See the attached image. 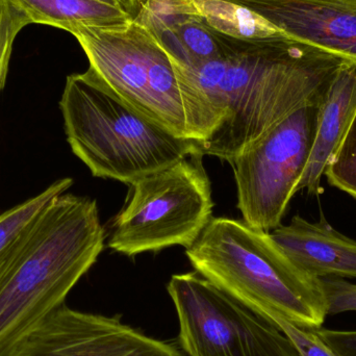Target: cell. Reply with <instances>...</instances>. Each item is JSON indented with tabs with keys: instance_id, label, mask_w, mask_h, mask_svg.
Segmentation results:
<instances>
[{
	"instance_id": "6da1fadb",
	"label": "cell",
	"mask_w": 356,
	"mask_h": 356,
	"mask_svg": "<svg viewBox=\"0 0 356 356\" xmlns=\"http://www.w3.org/2000/svg\"><path fill=\"white\" fill-rule=\"evenodd\" d=\"M215 33L219 54L193 65V73L203 102L224 123L196 146L228 163L299 108L322 104L346 63L292 39L243 41Z\"/></svg>"
},
{
	"instance_id": "7a4b0ae2",
	"label": "cell",
	"mask_w": 356,
	"mask_h": 356,
	"mask_svg": "<svg viewBox=\"0 0 356 356\" xmlns=\"http://www.w3.org/2000/svg\"><path fill=\"white\" fill-rule=\"evenodd\" d=\"M106 238L93 199L64 193L48 203L0 277V356L64 305Z\"/></svg>"
},
{
	"instance_id": "3957f363",
	"label": "cell",
	"mask_w": 356,
	"mask_h": 356,
	"mask_svg": "<svg viewBox=\"0 0 356 356\" xmlns=\"http://www.w3.org/2000/svg\"><path fill=\"white\" fill-rule=\"evenodd\" d=\"M186 254L197 273L264 319L277 314L301 327L323 326L321 278L296 267L270 234L243 220L213 217Z\"/></svg>"
},
{
	"instance_id": "277c9868",
	"label": "cell",
	"mask_w": 356,
	"mask_h": 356,
	"mask_svg": "<svg viewBox=\"0 0 356 356\" xmlns=\"http://www.w3.org/2000/svg\"><path fill=\"white\" fill-rule=\"evenodd\" d=\"M60 108L73 154L95 177L131 184L199 152L196 141L152 122L85 72L67 76Z\"/></svg>"
},
{
	"instance_id": "5b68a950",
	"label": "cell",
	"mask_w": 356,
	"mask_h": 356,
	"mask_svg": "<svg viewBox=\"0 0 356 356\" xmlns=\"http://www.w3.org/2000/svg\"><path fill=\"white\" fill-rule=\"evenodd\" d=\"M69 33L87 56L89 79L177 137L192 140L175 65L145 25L134 17L120 24L77 26Z\"/></svg>"
},
{
	"instance_id": "8992f818",
	"label": "cell",
	"mask_w": 356,
	"mask_h": 356,
	"mask_svg": "<svg viewBox=\"0 0 356 356\" xmlns=\"http://www.w3.org/2000/svg\"><path fill=\"white\" fill-rule=\"evenodd\" d=\"M196 152L131 182L127 201L113 219L108 248L127 257L188 249L213 219L209 177Z\"/></svg>"
},
{
	"instance_id": "52a82bcc",
	"label": "cell",
	"mask_w": 356,
	"mask_h": 356,
	"mask_svg": "<svg viewBox=\"0 0 356 356\" xmlns=\"http://www.w3.org/2000/svg\"><path fill=\"white\" fill-rule=\"evenodd\" d=\"M167 292L188 356H299L275 325L196 271L172 275Z\"/></svg>"
},
{
	"instance_id": "ba28073f",
	"label": "cell",
	"mask_w": 356,
	"mask_h": 356,
	"mask_svg": "<svg viewBox=\"0 0 356 356\" xmlns=\"http://www.w3.org/2000/svg\"><path fill=\"white\" fill-rule=\"evenodd\" d=\"M320 106L299 108L229 162L238 211L254 229L270 234L282 224L311 158Z\"/></svg>"
},
{
	"instance_id": "9c48e42d",
	"label": "cell",
	"mask_w": 356,
	"mask_h": 356,
	"mask_svg": "<svg viewBox=\"0 0 356 356\" xmlns=\"http://www.w3.org/2000/svg\"><path fill=\"white\" fill-rule=\"evenodd\" d=\"M6 356H184L178 344L123 322L62 305L29 330Z\"/></svg>"
},
{
	"instance_id": "30bf717a",
	"label": "cell",
	"mask_w": 356,
	"mask_h": 356,
	"mask_svg": "<svg viewBox=\"0 0 356 356\" xmlns=\"http://www.w3.org/2000/svg\"><path fill=\"white\" fill-rule=\"evenodd\" d=\"M236 3L259 13L291 39L356 64V0H238Z\"/></svg>"
},
{
	"instance_id": "8fae6325",
	"label": "cell",
	"mask_w": 356,
	"mask_h": 356,
	"mask_svg": "<svg viewBox=\"0 0 356 356\" xmlns=\"http://www.w3.org/2000/svg\"><path fill=\"white\" fill-rule=\"evenodd\" d=\"M270 236L282 253L309 275L356 278V240L330 225L322 211L318 222L294 216L290 224H280Z\"/></svg>"
},
{
	"instance_id": "7c38bea8",
	"label": "cell",
	"mask_w": 356,
	"mask_h": 356,
	"mask_svg": "<svg viewBox=\"0 0 356 356\" xmlns=\"http://www.w3.org/2000/svg\"><path fill=\"white\" fill-rule=\"evenodd\" d=\"M356 110V64L345 63L320 106L317 135L297 193L311 196L323 192L321 180L330 159L340 145Z\"/></svg>"
},
{
	"instance_id": "4fadbf2b",
	"label": "cell",
	"mask_w": 356,
	"mask_h": 356,
	"mask_svg": "<svg viewBox=\"0 0 356 356\" xmlns=\"http://www.w3.org/2000/svg\"><path fill=\"white\" fill-rule=\"evenodd\" d=\"M31 24L70 31L77 26H108L134 18L123 6L99 0H13Z\"/></svg>"
},
{
	"instance_id": "5bb4252c",
	"label": "cell",
	"mask_w": 356,
	"mask_h": 356,
	"mask_svg": "<svg viewBox=\"0 0 356 356\" xmlns=\"http://www.w3.org/2000/svg\"><path fill=\"white\" fill-rule=\"evenodd\" d=\"M191 10L216 33L243 41L291 39L255 10L232 0H186ZM293 40V39H292Z\"/></svg>"
},
{
	"instance_id": "9a60e30c",
	"label": "cell",
	"mask_w": 356,
	"mask_h": 356,
	"mask_svg": "<svg viewBox=\"0 0 356 356\" xmlns=\"http://www.w3.org/2000/svg\"><path fill=\"white\" fill-rule=\"evenodd\" d=\"M73 184L71 178H62L33 198L0 215V277L18 252L29 230L48 203L64 194Z\"/></svg>"
},
{
	"instance_id": "2e32d148",
	"label": "cell",
	"mask_w": 356,
	"mask_h": 356,
	"mask_svg": "<svg viewBox=\"0 0 356 356\" xmlns=\"http://www.w3.org/2000/svg\"><path fill=\"white\" fill-rule=\"evenodd\" d=\"M330 186L356 200V110L353 120L324 171Z\"/></svg>"
},
{
	"instance_id": "e0dca14e",
	"label": "cell",
	"mask_w": 356,
	"mask_h": 356,
	"mask_svg": "<svg viewBox=\"0 0 356 356\" xmlns=\"http://www.w3.org/2000/svg\"><path fill=\"white\" fill-rule=\"evenodd\" d=\"M29 24L26 15L13 0H0V92L6 85L17 35Z\"/></svg>"
},
{
	"instance_id": "ac0fdd59",
	"label": "cell",
	"mask_w": 356,
	"mask_h": 356,
	"mask_svg": "<svg viewBox=\"0 0 356 356\" xmlns=\"http://www.w3.org/2000/svg\"><path fill=\"white\" fill-rule=\"evenodd\" d=\"M267 321L284 334L299 356H344L320 337L316 328L301 327L277 314L269 316Z\"/></svg>"
},
{
	"instance_id": "d6986e66",
	"label": "cell",
	"mask_w": 356,
	"mask_h": 356,
	"mask_svg": "<svg viewBox=\"0 0 356 356\" xmlns=\"http://www.w3.org/2000/svg\"><path fill=\"white\" fill-rule=\"evenodd\" d=\"M327 300V315L356 312V284L344 278H321Z\"/></svg>"
},
{
	"instance_id": "ffe728a7",
	"label": "cell",
	"mask_w": 356,
	"mask_h": 356,
	"mask_svg": "<svg viewBox=\"0 0 356 356\" xmlns=\"http://www.w3.org/2000/svg\"><path fill=\"white\" fill-rule=\"evenodd\" d=\"M316 332L344 356H356V330L316 328Z\"/></svg>"
},
{
	"instance_id": "44dd1931",
	"label": "cell",
	"mask_w": 356,
	"mask_h": 356,
	"mask_svg": "<svg viewBox=\"0 0 356 356\" xmlns=\"http://www.w3.org/2000/svg\"><path fill=\"white\" fill-rule=\"evenodd\" d=\"M141 0H122V6L127 12L131 13V16H135ZM232 1H238V0H232Z\"/></svg>"
},
{
	"instance_id": "7402d4cb",
	"label": "cell",
	"mask_w": 356,
	"mask_h": 356,
	"mask_svg": "<svg viewBox=\"0 0 356 356\" xmlns=\"http://www.w3.org/2000/svg\"><path fill=\"white\" fill-rule=\"evenodd\" d=\"M99 1L106 2V3L113 4V6H122V0H99Z\"/></svg>"
}]
</instances>
